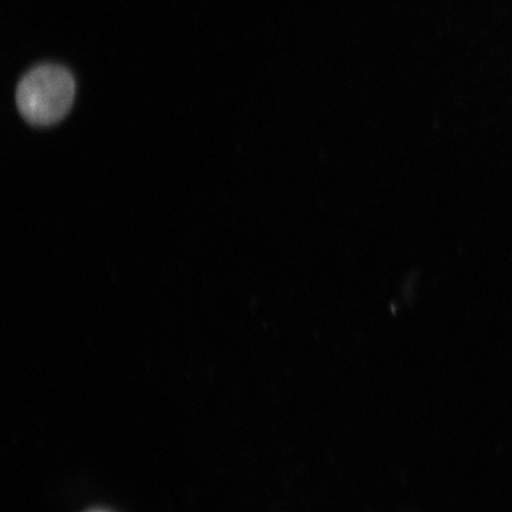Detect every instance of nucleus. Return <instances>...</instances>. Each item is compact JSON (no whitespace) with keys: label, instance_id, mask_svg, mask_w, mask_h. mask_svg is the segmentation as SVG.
<instances>
[{"label":"nucleus","instance_id":"nucleus-1","mask_svg":"<svg viewBox=\"0 0 512 512\" xmlns=\"http://www.w3.org/2000/svg\"><path fill=\"white\" fill-rule=\"evenodd\" d=\"M75 98V81L68 69L43 64L31 69L18 83L19 113L36 126L59 123L70 111Z\"/></svg>","mask_w":512,"mask_h":512}]
</instances>
